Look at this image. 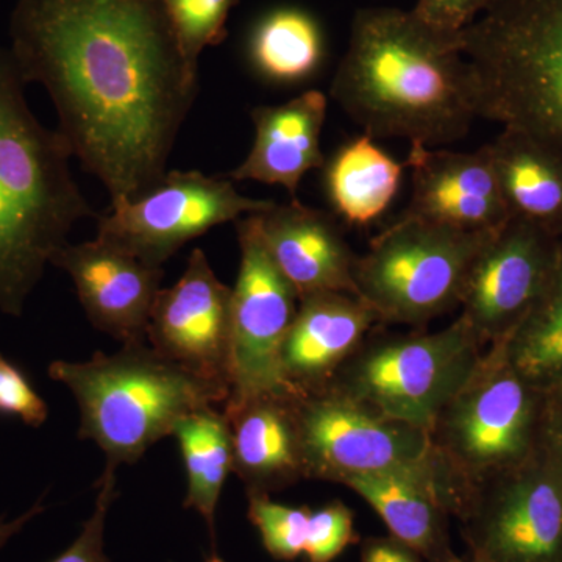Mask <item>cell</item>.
Segmentation results:
<instances>
[{
  "instance_id": "cell-1",
  "label": "cell",
  "mask_w": 562,
  "mask_h": 562,
  "mask_svg": "<svg viewBox=\"0 0 562 562\" xmlns=\"http://www.w3.org/2000/svg\"><path fill=\"white\" fill-rule=\"evenodd\" d=\"M10 52L57 109L58 132L113 199L166 176L199 94L162 0H18Z\"/></svg>"
},
{
  "instance_id": "cell-2",
  "label": "cell",
  "mask_w": 562,
  "mask_h": 562,
  "mask_svg": "<svg viewBox=\"0 0 562 562\" xmlns=\"http://www.w3.org/2000/svg\"><path fill=\"white\" fill-rule=\"evenodd\" d=\"M331 98L364 135L428 147L465 138L479 117L461 32L391 7L355 13Z\"/></svg>"
},
{
  "instance_id": "cell-3",
  "label": "cell",
  "mask_w": 562,
  "mask_h": 562,
  "mask_svg": "<svg viewBox=\"0 0 562 562\" xmlns=\"http://www.w3.org/2000/svg\"><path fill=\"white\" fill-rule=\"evenodd\" d=\"M25 85L0 46V312L14 317L76 222L95 216L70 176L68 139L33 116Z\"/></svg>"
},
{
  "instance_id": "cell-4",
  "label": "cell",
  "mask_w": 562,
  "mask_h": 562,
  "mask_svg": "<svg viewBox=\"0 0 562 562\" xmlns=\"http://www.w3.org/2000/svg\"><path fill=\"white\" fill-rule=\"evenodd\" d=\"M47 372L76 397L79 438L98 443L116 468L138 462L181 417L228 401L227 391L166 360L147 341L122 344L111 355L95 351L88 361L57 360Z\"/></svg>"
},
{
  "instance_id": "cell-5",
  "label": "cell",
  "mask_w": 562,
  "mask_h": 562,
  "mask_svg": "<svg viewBox=\"0 0 562 562\" xmlns=\"http://www.w3.org/2000/svg\"><path fill=\"white\" fill-rule=\"evenodd\" d=\"M479 117L562 160V0H497L461 31Z\"/></svg>"
},
{
  "instance_id": "cell-6",
  "label": "cell",
  "mask_w": 562,
  "mask_h": 562,
  "mask_svg": "<svg viewBox=\"0 0 562 562\" xmlns=\"http://www.w3.org/2000/svg\"><path fill=\"white\" fill-rule=\"evenodd\" d=\"M305 479L344 483L351 476H398L427 486L449 516L462 520L464 492L430 431L376 416L330 387L294 392Z\"/></svg>"
},
{
  "instance_id": "cell-7",
  "label": "cell",
  "mask_w": 562,
  "mask_h": 562,
  "mask_svg": "<svg viewBox=\"0 0 562 562\" xmlns=\"http://www.w3.org/2000/svg\"><path fill=\"white\" fill-rule=\"evenodd\" d=\"M547 406L549 398L509 361L505 342L486 347L471 379L447 403L430 431L464 492L468 512L486 484L542 452Z\"/></svg>"
},
{
  "instance_id": "cell-8",
  "label": "cell",
  "mask_w": 562,
  "mask_h": 562,
  "mask_svg": "<svg viewBox=\"0 0 562 562\" xmlns=\"http://www.w3.org/2000/svg\"><path fill=\"white\" fill-rule=\"evenodd\" d=\"M486 346L464 317L442 330L372 335L325 387L386 419L431 431Z\"/></svg>"
},
{
  "instance_id": "cell-9",
  "label": "cell",
  "mask_w": 562,
  "mask_h": 562,
  "mask_svg": "<svg viewBox=\"0 0 562 562\" xmlns=\"http://www.w3.org/2000/svg\"><path fill=\"white\" fill-rule=\"evenodd\" d=\"M492 233L398 216L358 257V297L382 324H428L461 306L473 265Z\"/></svg>"
},
{
  "instance_id": "cell-10",
  "label": "cell",
  "mask_w": 562,
  "mask_h": 562,
  "mask_svg": "<svg viewBox=\"0 0 562 562\" xmlns=\"http://www.w3.org/2000/svg\"><path fill=\"white\" fill-rule=\"evenodd\" d=\"M273 205L239 194L224 177L171 171L139 199H113L109 213L98 216V239L162 268L184 244L211 228Z\"/></svg>"
},
{
  "instance_id": "cell-11",
  "label": "cell",
  "mask_w": 562,
  "mask_h": 562,
  "mask_svg": "<svg viewBox=\"0 0 562 562\" xmlns=\"http://www.w3.org/2000/svg\"><path fill=\"white\" fill-rule=\"evenodd\" d=\"M235 227L241 265L232 288V390L227 403L291 391L281 375V350L299 306L297 292L262 241L257 213L236 221Z\"/></svg>"
},
{
  "instance_id": "cell-12",
  "label": "cell",
  "mask_w": 562,
  "mask_h": 562,
  "mask_svg": "<svg viewBox=\"0 0 562 562\" xmlns=\"http://www.w3.org/2000/svg\"><path fill=\"white\" fill-rule=\"evenodd\" d=\"M462 522L484 562H562V484L542 452L486 484Z\"/></svg>"
},
{
  "instance_id": "cell-13",
  "label": "cell",
  "mask_w": 562,
  "mask_h": 562,
  "mask_svg": "<svg viewBox=\"0 0 562 562\" xmlns=\"http://www.w3.org/2000/svg\"><path fill=\"white\" fill-rule=\"evenodd\" d=\"M232 294L201 249L151 306L146 341L166 360L222 390H232Z\"/></svg>"
},
{
  "instance_id": "cell-14",
  "label": "cell",
  "mask_w": 562,
  "mask_h": 562,
  "mask_svg": "<svg viewBox=\"0 0 562 562\" xmlns=\"http://www.w3.org/2000/svg\"><path fill=\"white\" fill-rule=\"evenodd\" d=\"M558 243L557 236L517 217L492 233L461 301V316L484 346L508 338L531 312L552 277Z\"/></svg>"
},
{
  "instance_id": "cell-15",
  "label": "cell",
  "mask_w": 562,
  "mask_h": 562,
  "mask_svg": "<svg viewBox=\"0 0 562 562\" xmlns=\"http://www.w3.org/2000/svg\"><path fill=\"white\" fill-rule=\"evenodd\" d=\"M405 166L413 192L403 217L480 233L497 232L512 220L487 146L452 151L413 143Z\"/></svg>"
},
{
  "instance_id": "cell-16",
  "label": "cell",
  "mask_w": 562,
  "mask_h": 562,
  "mask_svg": "<svg viewBox=\"0 0 562 562\" xmlns=\"http://www.w3.org/2000/svg\"><path fill=\"white\" fill-rule=\"evenodd\" d=\"M50 265L68 273L85 314L98 330L122 344L146 341L151 306L165 277L162 268L98 238L65 244Z\"/></svg>"
},
{
  "instance_id": "cell-17",
  "label": "cell",
  "mask_w": 562,
  "mask_h": 562,
  "mask_svg": "<svg viewBox=\"0 0 562 562\" xmlns=\"http://www.w3.org/2000/svg\"><path fill=\"white\" fill-rule=\"evenodd\" d=\"M262 241L299 299L314 292L358 295L357 255L333 214L299 201L257 213Z\"/></svg>"
},
{
  "instance_id": "cell-18",
  "label": "cell",
  "mask_w": 562,
  "mask_h": 562,
  "mask_svg": "<svg viewBox=\"0 0 562 562\" xmlns=\"http://www.w3.org/2000/svg\"><path fill=\"white\" fill-rule=\"evenodd\" d=\"M376 324H382L379 314L358 295H303L281 350V375L286 386L295 392L324 387Z\"/></svg>"
},
{
  "instance_id": "cell-19",
  "label": "cell",
  "mask_w": 562,
  "mask_h": 562,
  "mask_svg": "<svg viewBox=\"0 0 562 562\" xmlns=\"http://www.w3.org/2000/svg\"><path fill=\"white\" fill-rule=\"evenodd\" d=\"M222 412L231 427L233 472L247 494L271 495L305 479L294 391L227 403Z\"/></svg>"
},
{
  "instance_id": "cell-20",
  "label": "cell",
  "mask_w": 562,
  "mask_h": 562,
  "mask_svg": "<svg viewBox=\"0 0 562 562\" xmlns=\"http://www.w3.org/2000/svg\"><path fill=\"white\" fill-rule=\"evenodd\" d=\"M327 105L325 94L310 90L281 105L251 110L254 147L241 166L231 173V179L279 184L290 192L291 201H299L303 177L325 166L321 133Z\"/></svg>"
},
{
  "instance_id": "cell-21",
  "label": "cell",
  "mask_w": 562,
  "mask_h": 562,
  "mask_svg": "<svg viewBox=\"0 0 562 562\" xmlns=\"http://www.w3.org/2000/svg\"><path fill=\"white\" fill-rule=\"evenodd\" d=\"M486 146L512 217L561 238V158L506 128Z\"/></svg>"
},
{
  "instance_id": "cell-22",
  "label": "cell",
  "mask_w": 562,
  "mask_h": 562,
  "mask_svg": "<svg viewBox=\"0 0 562 562\" xmlns=\"http://www.w3.org/2000/svg\"><path fill=\"white\" fill-rule=\"evenodd\" d=\"M344 486L357 492L390 528L392 538L427 562H461L450 541L449 513L424 484L398 476H351Z\"/></svg>"
},
{
  "instance_id": "cell-23",
  "label": "cell",
  "mask_w": 562,
  "mask_h": 562,
  "mask_svg": "<svg viewBox=\"0 0 562 562\" xmlns=\"http://www.w3.org/2000/svg\"><path fill=\"white\" fill-rule=\"evenodd\" d=\"M405 168L371 136L344 144L325 166V188L336 214L358 227L380 220L397 195Z\"/></svg>"
},
{
  "instance_id": "cell-24",
  "label": "cell",
  "mask_w": 562,
  "mask_h": 562,
  "mask_svg": "<svg viewBox=\"0 0 562 562\" xmlns=\"http://www.w3.org/2000/svg\"><path fill=\"white\" fill-rule=\"evenodd\" d=\"M180 447L188 490L183 506L201 514L214 542L216 508L233 472L231 427L222 409H201L181 417L172 435Z\"/></svg>"
},
{
  "instance_id": "cell-25",
  "label": "cell",
  "mask_w": 562,
  "mask_h": 562,
  "mask_svg": "<svg viewBox=\"0 0 562 562\" xmlns=\"http://www.w3.org/2000/svg\"><path fill=\"white\" fill-rule=\"evenodd\" d=\"M249 58L265 79L297 83L310 79L324 60V33L308 11L281 7L251 29Z\"/></svg>"
},
{
  "instance_id": "cell-26",
  "label": "cell",
  "mask_w": 562,
  "mask_h": 562,
  "mask_svg": "<svg viewBox=\"0 0 562 562\" xmlns=\"http://www.w3.org/2000/svg\"><path fill=\"white\" fill-rule=\"evenodd\" d=\"M503 342L527 382L547 398L562 397V236L546 291Z\"/></svg>"
},
{
  "instance_id": "cell-27",
  "label": "cell",
  "mask_w": 562,
  "mask_h": 562,
  "mask_svg": "<svg viewBox=\"0 0 562 562\" xmlns=\"http://www.w3.org/2000/svg\"><path fill=\"white\" fill-rule=\"evenodd\" d=\"M239 0H162L181 54L199 76V58L206 47L227 38V21Z\"/></svg>"
},
{
  "instance_id": "cell-28",
  "label": "cell",
  "mask_w": 562,
  "mask_h": 562,
  "mask_svg": "<svg viewBox=\"0 0 562 562\" xmlns=\"http://www.w3.org/2000/svg\"><path fill=\"white\" fill-rule=\"evenodd\" d=\"M247 517L261 536L266 552L277 561H294L303 554L308 532V506H286L262 492L247 494Z\"/></svg>"
},
{
  "instance_id": "cell-29",
  "label": "cell",
  "mask_w": 562,
  "mask_h": 562,
  "mask_svg": "<svg viewBox=\"0 0 562 562\" xmlns=\"http://www.w3.org/2000/svg\"><path fill=\"white\" fill-rule=\"evenodd\" d=\"M357 541L353 513L342 502L336 501L310 513L303 554L308 562H333Z\"/></svg>"
},
{
  "instance_id": "cell-30",
  "label": "cell",
  "mask_w": 562,
  "mask_h": 562,
  "mask_svg": "<svg viewBox=\"0 0 562 562\" xmlns=\"http://www.w3.org/2000/svg\"><path fill=\"white\" fill-rule=\"evenodd\" d=\"M116 469V465L106 462L105 471L98 482L94 512L81 527L76 541L50 562H111L105 553V522L111 505L117 497Z\"/></svg>"
},
{
  "instance_id": "cell-31",
  "label": "cell",
  "mask_w": 562,
  "mask_h": 562,
  "mask_svg": "<svg viewBox=\"0 0 562 562\" xmlns=\"http://www.w3.org/2000/svg\"><path fill=\"white\" fill-rule=\"evenodd\" d=\"M0 414L18 417L25 425L40 428L49 417V408L27 376L0 353Z\"/></svg>"
},
{
  "instance_id": "cell-32",
  "label": "cell",
  "mask_w": 562,
  "mask_h": 562,
  "mask_svg": "<svg viewBox=\"0 0 562 562\" xmlns=\"http://www.w3.org/2000/svg\"><path fill=\"white\" fill-rule=\"evenodd\" d=\"M497 0H417L414 11L443 31L461 32Z\"/></svg>"
},
{
  "instance_id": "cell-33",
  "label": "cell",
  "mask_w": 562,
  "mask_h": 562,
  "mask_svg": "<svg viewBox=\"0 0 562 562\" xmlns=\"http://www.w3.org/2000/svg\"><path fill=\"white\" fill-rule=\"evenodd\" d=\"M542 453L562 484V397L549 398Z\"/></svg>"
},
{
  "instance_id": "cell-34",
  "label": "cell",
  "mask_w": 562,
  "mask_h": 562,
  "mask_svg": "<svg viewBox=\"0 0 562 562\" xmlns=\"http://www.w3.org/2000/svg\"><path fill=\"white\" fill-rule=\"evenodd\" d=\"M361 562H422L405 543L392 538H371L362 543Z\"/></svg>"
},
{
  "instance_id": "cell-35",
  "label": "cell",
  "mask_w": 562,
  "mask_h": 562,
  "mask_svg": "<svg viewBox=\"0 0 562 562\" xmlns=\"http://www.w3.org/2000/svg\"><path fill=\"white\" fill-rule=\"evenodd\" d=\"M44 512H46V505H44L43 498H40L31 509L21 514L16 519L7 520L5 516H0V549H3L11 538H14L18 532L24 530L25 525Z\"/></svg>"
},
{
  "instance_id": "cell-36",
  "label": "cell",
  "mask_w": 562,
  "mask_h": 562,
  "mask_svg": "<svg viewBox=\"0 0 562 562\" xmlns=\"http://www.w3.org/2000/svg\"><path fill=\"white\" fill-rule=\"evenodd\" d=\"M205 562H227V561L222 560L220 554L216 553V550L213 549V552H211L209 554V557H206Z\"/></svg>"
},
{
  "instance_id": "cell-37",
  "label": "cell",
  "mask_w": 562,
  "mask_h": 562,
  "mask_svg": "<svg viewBox=\"0 0 562 562\" xmlns=\"http://www.w3.org/2000/svg\"><path fill=\"white\" fill-rule=\"evenodd\" d=\"M461 562H484V561L480 560L479 557H473V554H471V557H469L468 560H464V558H462Z\"/></svg>"
}]
</instances>
